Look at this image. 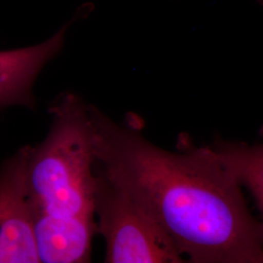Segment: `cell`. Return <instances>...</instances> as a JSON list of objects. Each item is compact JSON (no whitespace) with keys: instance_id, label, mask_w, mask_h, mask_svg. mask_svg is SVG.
I'll return each mask as SVG.
<instances>
[{"instance_id":"1","label":"cell","mask_w":263,"mask_h":263,"mask_svg":"<svg viewBox=\"0 0 263 263\" xmlns=\"http://www.w3.org/2000/svg\"><path fill=\"white\" fill-rule=\"evenodd\" d=\"M95 163L148 209L193 263H263L259 221L242 185L210 146L179 151L147 141L131 119L119 125L89 104Z\"/></svg>"},{"instance_id":"2","label":"cell","mask_w":263,"mask_h":263,"mask_svg":"<svg viewBox=\"0 0 263 263\" xmlns=\"http://www.w3.org/2000/svg\"><path fill=\"white\" fill-rule=\"evenodd\" d=\"M46 138L30 146L29 189L38 214L57 217L95 216V153L89 104L71 93L49 107Z\"/></svg>"},{"instance_id":"3","label":"cell","mask_w":263,"mask_h":263,"mask_svg":"<svg viewBox=\"0 0 263 263\" xmlns=\"http://www.w3.org/2000/svg\"><path fill=\"white\" fill-rule=\"evenodd\" d=\"M97 234L108 263H179L184 257L156 217L95 163Z\"/></svg>"},{"instance_id":"4","label":"cell","mask_w":263,"mask_h":263,"mask_svg":"<svg viewBox=\"0 0 263 263\" xmlns=\"http://www.w3.org/2000/svg\"><path fill=\"white\" fill-rule=\"evenodd\" d=\"M30 145L0 167V263L40 262L35 242L37 206L29 189Z\"/></svg>"},{"instance_id":"5","label":"cell","mask_w":263,"mask_h":263,"mask_svg":"<svg viewBox=\"0 0 263 263\" xmlns=\"http://www.w3.org/2000/svg\"><path fill=\"white\" fill-rule=\"evenodd\" d=\"M66 28L37 45L0 51V109L17 105L34 108L33 84L42 68L61 51Z\"/></svg>"},{"instance_id":"6","label":"cell","mask_w":263,"mask_h":263,"mask_svg":"<svg viewBox=\"0 0 263 263\" xmlns=\"http://www.w3.org/2000/svg\"><path fill=\"white\" fill-rule=\"evenodd\" d=\"M96 234V216L57 217L38 214L35 242L40 262H89Z\"/></svg>"},{"instance_id":"7","label":"cell","mask_w":263,"mask_h":263,"mask_svg":"<svg viewBox=\"0 0 263 263\" xmlns=\"http://www.w3.org/2000/svg\"><path fill=\"white\" fill-rule=\"evenodd\" d=\"M260 133L263 138V128ZM210 147L242 187L247 188L254 198L261 216L259 226L263 239V142L248 144L216 141Z\"/></svg>"},{"instance_id":"8","label":"cell","mask_w":263,"mask_h":263,"mask_svg":"<svg viewBox=\"0 0 263 263\" xmlns=\"http://www.w3.org/2000/svg\"><path fill=\"white\" fill-rule=\"evenodd\" d=\"M259 3H261V4H263V0H257Z\"/></svg>"}]
</instances>
